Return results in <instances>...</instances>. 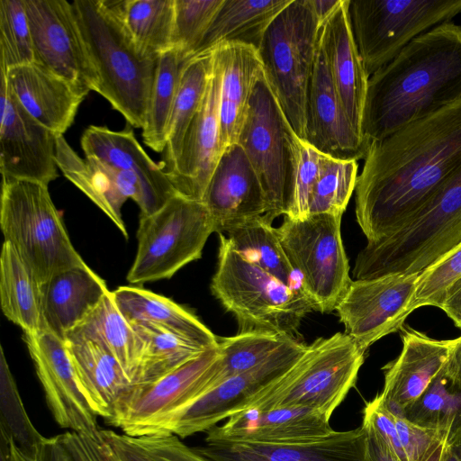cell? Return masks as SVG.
Listing matches in <instances>:
<instances>
[{
	"label": "cell",
	"instance_id": "obj_1",
	"mask_svg": "<svg viewBox=\"0 0 461 461\" xmlns=\"http://www.w3.org/2000/svg\"><path fill=\"white\" fill-rule=\"evenodd\" d=\"M461 167V100L369 144L356 185L367 242L414 217Z\"/></svg>",
	"mask_w": 461,
	"mask_h": 461
},
{
	"label": "cell",
	"instance_id": "obj_2",
	"mask_svg": "<svg viewBox=\"0 0 461 461\" xmlns=\"http://www.w3.org/2000/svg\"><path fill=\"white\" fill-rule=\"evenodd\" d=\"M461 100V26L441 23L369 77L362 134L370 144Z\"/></svg>",
	"mask_w": 461,
	"mask_h": 461
},
{
	"label": "cell",
	"instance_id": "obj_3",
	"mask_svg": "<svg viewBox=\"0 0 461 461\" xmlns=\"http://www.w3.org/2000/svg\"><path fill=\"white\" fill-rule=\"evenodd\" d=\"M72 8L99 77L96 93L143 128L158 59L142 53L102 0H75Z\"/></svg>",
	"mask_w": 461,
	"mask_h": 461
},
{
	"label": "cell",
	"instance_id": "obj_4",
	"mask_svg": "<svg viewBox=\"0 0 461 461\" xmlns=\"http://www.w3.org/2000/svg\"><path fill=\"white\" fill-rule=\"evenodd\" d=\"M461 246V167L401 229L367 242L357 256L355 280L420 274Z\"/></svg>",
	"mask_w": 461,
	"mask_h": 461
},
{
	"label": "cell",
	"instance_id": "obj_5",
	"mask_svg": "<svg viewBox=\"0 0 461 461\" xmlns=\"http://www.w3.org/2000/svg\"><path fill=\"white\" fill-rule=\"evenodd\" d=\"M216 271L211 291L234 315L238 333L267 332L297 337L302 320L313 307L302 288L286 285L237 251L219 234Z\"/></svg>",
	"mask_w": 461,
	"mask_h": 461
},
{
	"label": "cell",
	"instance_id": "obj_6",
	"mask_svg": "<svg viewBox=\"0 0 461 461\" xmlns=\"http://www.w3.org/2000/svg\"><path fill=\"white\" fill-rule=\"evenodd\" d=\"M0 225L5 241L40 285L61 271L87 266L72 245L44 184L3 179Z\"/></svg>",
	"mask_w": 461,
	"mask_h": 461
},
{
	"label": "cell",
	"instance_id": "obj_7",
	"mask_svg": "<svg viewBox=\"0 0 461 461\" xmlns=\"http://www.w3.org/2000/svg\"><path fill=\"white\" fill-rule=\"evenodd\" d=\"M366 352L344 332L318 338L307 345L284 375L256 394L243 411L304 406L330 418L355 385Z\"/></svg>",
	"mask_w": 461,
	"mask_h": 461
},
{
	"label": "cell",
	"instance_id": "obj_8",
	"mask_svg": "<svg viewBox=\"0 0 461 461\" xmlns=\"http://www.w3.org/2000/svg\"><path fill=\"white\" fill-rule=\"evenodd\" d=\"M320 26L311 0H291L267 26L258 48L269 87L292 129L303 140Z\"/></svg>",
	"mask_w": 461,
	"mask_h": 461
},
{
	"label": "cell",
	"instance_id": "obj_9",
	"mask_svg": "<svg viewBox=\"0 0 461 461\" xmlns=\"http://www.w3.org/2000/svg\"><path fill=\"white\" fill-rule=\"evenodd\" d=\"M214 221L206 205L175 194L157 212L140 216L138 247L127 275L131 284L168 279L202 257Z\"/></svg>",
	"mask_w": 461,
	"mask_h": 461
},
{
	"label": "cell",
	"instance_id": "obj_10",
	"mask_svg": "<svg viewBox=\"0 0 461 461\" xmlns=\"http://www.w3.org/2000/svg\"><path fill=\"white\" fill-rule=\"evenodd\" d=\"M342 215L309 214L285 217L277 234L284 251L301 276L303 292L313 310L330 313L348 288L349 264L341 238Z\"/></svg>",
	"mask_w": 461,
	"mask_h": 461
},
{
	"label": "cell",
	"instance_id": "obj_11",
	"mask_svg": "<svg viewBox=\"0 0 461 461\" xmlns=\"http://www.w3.org/2000/svg\"><path fill=\"white\" fill-rule=\"evenodd\" d=\"M461 13V0H348L354 40L370 77L412 40Z\"/></svg>",
	"mask_w": 461,
	"mask_h": 461
},
{
	"label": "cell",
	"instance_id": "obj_12",
	"mask_svg": "<svg viewBox=\"0 0 461 461\" xmlns=\"http://www.w3.org/2000/svg\"><path fill=\"white\" fill-rule=\"evenodd\" d=\"M221 356L219 347L207 349L150 384L133 385L110 425L133 438L167 434L177 414L206 392Z\"/></svg>",
	"mask_w": 461,
	"mask_h": 461
},
{
	"label": "cell",
	"instance_id": "obj_13",
	"mask_svg": "<svg viewBox=\"0 0 461 461\" xmlns=\"http://www.w3.org/2000/svg\"><path fill=\"white\" fill-rule=\"evenodd\" d=\"M291 130L263 72L254 88L237 143L260 179L267 203L265 215L272 222L285 214L287 135Z\"/></svg>",
	"mask_w": 461,
	"mask_h": 461
},
{
	"label": "cell",
	"instance_id": "obj_14",
	"mask_svg": "<svg viewBox=\"0 0 461 461\" xmlns=\"http://www.w3.org/2000/svg\"><path fill=\"white\" fill-rule=\"evenodd\" d=\"M35 63L64 78L86 95L99 77L80 32L71 3L24 0Z\"/></svg>",
	"mask_w": 461,
	"mask_h": 461
},
{
	"label": "cell",
	"instance_id": "obj_15",
	"mask_svg": "<svg viewBox=\"0 0 461 461\" xmlns=\"http://www.w3.org/2000/svg\"><path fill=\"white\" fill-rule=\"evenodd\" d=\"M419 274H393L352 280L336 312L347 335L367 348L380 339L401 330L412 312Z\"/></svg>",
	"mask_w": 461,
	"mask_h": 461
},
{
	"label": "cell",
	"instance_id": "obj_16",
	"mask_svg": "<svg viewBox=\"0 0 461 461\" xmlns=\"http://www.w3.org/2000/svg\"><path fill=\"white\" fill-rule=\"evenodd\" d=\"M306 347L307 344L296 339L259 366L221 382L179 412L168 426L167 434L185 438L207 431L220 420L242 411L256 394L298 361Z\"/></svg>",
	"mask_w": 461,
	"mask_h": 461
},
{
	"label": "cell",
	"instance_id": "obj_17",
	"mask_svg": "<svg viewBox=\"0 0 461 461\" xmlns=\"http://www.w3.org/2000/svg\"><path fill=\"white\" fill-rule=\"evenodd\" d=\"M0 86V169L2 179L49 185L58 176L59 135L38 122L9 89L4 72Z\"/></svg>",
	"mask_w": 461,
	"mask_h": 461
},
{
	"label": "cell",
	"instance_id": "obj_18",
	"mask_svg": "<svg viewBox=\"0 0 461 461\" xmlns=\"http://www.w3.org/2000/svg\"><path fill=\"white\" fill-rule=\"evenodd\" d=\"M23 338L55 421L60 428L97 438V416L80 389L66 342L48 330L23 333Z\"/></svg>",
	"mask_w": 461,
	"mask_h": 461
},
{
	"label": "cell",
	"instance_id": "obj_19",
	"mask_svg": "<svg viewBox=\"0 0 461 461\" xmlns=\"http://www.w3.org/2000/svg\"><path fill=\"white\" fill-rule=\"evenodd\" d=\"M220 70L214 59L203 101L185 132L174 166L166 173L177 194L201 202L226 149L220 122Z\"/></svg>",
	"mask_w": 461,
	"mask_h": 461
},
{
	"label": "cell",
	"instance_id": "obj_20",
	"mask_svg": "<svg viewBox=\"0 0 461 461\" xmlns=\"http://www.w3.org/2000/svg\"><path fill=\"white\" fill-rule=\"evenodd\" d=\"M304 140L325 155L347 160L365 158L369 147L343 109L320 40L307 93Z\"/></svg>",
	"mask_w": 461,
	"mask_h": 461
},
{
	"label": "cell",
	"instance_id": "obj_21",
	"mask_svg": "<svg viewBox=\"0 0 461 461\" xmlns=\"http://www.w3.org/2000/svg\"><path fill=\"white\" fill-rule=\"evenodd\" d=\"M202 202L208 208L218 234L267 212V197L260 179L238 143L225 149Z\"/></svg>",
	"mask_w": 461,
	"mask_h": 461
},
{
	"label": "cell",
	"instance_id": "obj_22",
	"mask_svg": "<svg viewBox=\"0 0 461 461\" xmlns=\"http://www.w3.org/2000/svg\"><path fill=\"white\" fill-rule=\"evenodd\" d=\"M333 431L330 417L309 407L249 409L207 430L204 441L293 443L323 438Z\"/></svg>",
	"mask_w": 461,
	"mask_h": 461
},
{
	"label": "cell",
	"instance_id": "obj_23",
	"mask_svg": "<svg viewBox=\"0 0 461 461\" xmlns=\"http://www.w3.org/2000/svg\"><path fill=\"white\" fill-rule=\"evenodd\" d=\"M204 442L193 448L209 461H367L362 426L293 443Z\"/></svg>",
	"mask_w": 461,
	"mask_h": 461
},
{
	"label": "cell",
	"instance_id": "obj_24",
	"mask_svg": "<svg viewBox=\"0 0 461 461\" xmlns=\"http://www.w3.org/2000/svg\"><path fill=\"white\" fill-rule=\"evenodd\" d=\"M402 348L396 359L383 367L381 398L386 408L400 415L419 399L441 372L452 339H436L409 326L401 329Z\"/></svg>",
	"mask_w": 461,
	"mask_h": 461
},
{
	"label": "cell",
	"instance_id": "obj_25",
	"mask_svg": "<svg viewBox=\"0 0 461 461\" xmlns=\"http://www.w3.org/2000/svg\"><path fill=\"white\" fill-rule=\"evenodd\" d=\"M55 158L58 168L63 175L101 209L128 239L122 208L129 198L139 205L140 210L143 207L144 194L139 177L94 157L80 158L63 135L57 138Z\"/></svg>",
	"mask_w": 461,
	"mask_h": 461
},
{
	"label": "cell",
	"instance_id": "obj_26",
	"mask_svg": "<svg viewBox=\"0 0 461 461\" xmlns=\"http://www.w3.org/2000/svg\"><path fill=\"white\" fill-rule=\"evenodd\" d=\"M80 141L85 157H94L139 177L144 194L140 216L154 213L176 194L160 164L149 157L130 126L113 131L104 126L90 125Z\"/></svg>",
	"mask_w": 461,
	"mask_h": 461
},
{
	"label": "cell",
	"instance_id": "obj_27",
	"mask_svg": "<svg viewBox=\"0 0 461 461\" xmlns=\"http://www.w3.org/2000/svg\"><path fill=\"white\" fill-rule=\"evenodd\" d=\"M319 40L343 109L354 129L363 136L362 117L369 76L352 33L348 0H339L321 23Z\"/></svg>",
	"mask_w": 461,
	"mask_h": 461
},
{
	"label": "cell",
	"instance_id": "obj_28",
	"mask_svg": "<svg viewBox=\"0 0 461 461\" xmlns=\"http://www.w3.org/2000/svg\"><path fill=\"white\" fill-rule=\"evenodd\" d=\"M0 71L18 102L38 122L59 136L72 125L85 93L35 62Z\"/></svg>",
	"mask_w": 461,
	"mask_h": 461
},
{
	"label": "cell",
	"instance_id": "obj_29",
	"mask_svg": "<svg viewBox=\"0 0 461 461\" xmlns=\"http://www.w3.org/2000/svg\"><path fill=\"white\" fill-rule=\"evenodd\" d=\"M212 50L221 75L220 122L227 148L237 143L263 68L258 50L252 45L227 41L218 44Z\"/></svg>",
	"mask_w": 461,
	"mask_h": 461
},
{
	"label": "cell",
	"instance_id": "obj_30",
	"mask_svg": "<svg viewBox=\"0 0 461 461\" xmlns=\"http://www.w3.org/2000/svg\"><path fill=\"white\" fill-rule=\"evenodd\" d=\"M65 342L85 398L109 424L131 390V379L102 346L84 339L68 338Z\"/></svg>",
	"mask_w": 461,
	"mask_h": 461
},
{
	"label": "cell",
	"instance_id": "obj_31",
	"mask_svg": "<svg viewBox=\"0 0 461 461\" xmlns=\"http://www.w3.org/2000/svg\"><path fill=\"white\" fill-rule=\"evenodd\" d=\"M41 289L43 330L64 341L109 292L105 282L88 266L61 271Z\"/></svg>",
	"mask_w": 461,
	"mask_h": 461
},
{
	"label": "cell",
	"instance_id": "obj_32",
	"mask_svg": "<svg viewBox=\"0 0 461 461\" xmlns=\"http://www.w3.org/2000/svg\"><path fill=\"white\" fill-rule=\"evenodd\" d=\"M113 299L130 323L155 325L204 349L219 347L215 336L195 315L172 300L137 286H120Z\"/></svg>",
	"mask_w": 461,
	"mask_h": 461
},
{
	"label": "cell",
	"instance_id": "obj_33",
	"mask_svg": "<svg viewBox=\"0 0 461 461\" xmlns=\"http://www.w3.org/2000/svg\"><path fill=\"white\" fill-rule=\"evenodd\" d=\"M84 339L102 346L122 366L134 382L140 357L141 341L119 310L109 291L99 303L65 338Z\"/></svg>",
	"mask_w": 461,
	"mask_h": 461
},
{
	"label": "cell",
	"instance_id": "obj_34",
	"mask_svg": "<svg viewBox=\"0 0 461 461\" xmlns=\"http://www.w3.org/2000/svg\"><path fill=\"white\" fill-rule=\"evenodd\" d=\"M137 48L153 58L172 49L175 0H102Z\"/></svg>",
	"mask_w": 461,
	"mask_h": 461
},
{
	"label": "cell",
	"instance_id": "obj_35",
	"mask_svg": "<svg viewBox=\"0 0 461 461\" xmlns=\"http://www.w3.org/2000/svg\"><path fill=\"white\" fill-rule=\"evenodd\" d=\"M0 302L5 316L23 333L43 330L41 285L6 241L0 256Z\"/></svg>",
	"mask_w": 461,
	"mask_h": 461
},
{
	"label": "cell",
	"instance_id": "obj_36",
	"mask_svg": "<svg viewBox=\"0 0 461 461\" xmlns=\"http://www.w3.org/2000/svg\"><path fill=\"white\" fill-rule=\"evenodd\" d=\"M212 49L188 59L183 68L167 129L166 147L160 166L165 173L174 166L185 132L198 112L213 71Z\"/></svg>",
	"mask_w": 461,
	"mask_h": 461
},
{
	"label": "cell",
	"instance_id": "obj_37",
	"mask_svg": "<svg viewBox=\"0 0 461 461\" xmlns=\"http://www.w3.org/2000/svg\"><path fill=\"white\" fill-rule=\"evenodd\" d=\"M290 2L224 0L195 55L227 41L243 42L258 50L267 26Z\"/></svg>",
	"mask_w": 461,
	"mask_h": 461
},
{
	"label": "cell",
	"instance_id": "obj_38",
	"mask_svg": "<svg viewBox=\"0 0 461 461\" xmlns=\"http://www.w3.org/2000/svg\"><path fill=\"white\" fill-rule=\"evenodd\" d=\"M400 415L438 431L452 449L461 452V388L452 385L442 372Z\"/></svg>",
	"mask_w": 461,
	"mask_h": 461
},
{
	"label": "cell",
	"instance_id": "obj_39",
	"mask_svg": "<svg viewBox=\"0 0 461 461\" xmlns=\"http://www.w3.org/2000/svg\"><path fill=\"white\" fill-rule=\"evenodd\" d=\"M225 233L237 251L281 282L294 285L295 272L284 251L276 228L265 214L241 221Z\"/></svg>",
	"mask_w": 461,
	"mask_h": 461
},
{
	"label": "cell",
	"instance_id": "obj_40",
	"mask_svg": "<svg viewBox=\"0 0 461 461\" xmlns=\"http://www.w3.org/2000/svg\"><path fill=\"white\" fill-rule=\"evenodd\" d=\"M131 324L141 341V357L133 385L150 384L207 350L155 325Z\"/></svg>",
	"mask_w": 461,
	"mask_h": 461
},
{
	"label": "cell",
	"instance_id": "obj_41",
	"mask_svg": "<svg viewBox=\"0 0 461 461\" xmlns=\"http://www.w3.org/2000/svg\"><path fill=\"white\" fill-rule=\"evenodd\" d=\"M187 59L173 49L158 56L146 122L142 128L144 143L155 152L163 153L165 149L167 124Z\"/></svg>",
	"mask_w": 461,
	"mask_h": 461
},
{
	"label": "cell",
	"instance_id": "obj_42",
	"mask_svg": "<svg viewBox=\"0 0 461 461\" xmlns=\"http://www.w3.org/2000/svg\"><path fill=\"white\" fill-rule=\"evenodd\" d=\"M296 339L299 338L267 332H245L232 337H218L221 356L206 392L229 377L259 366Z\"/></svg>",
	"mask_w": 461,
	"mask_h": 461
},
{
	"label": "cell",
	"instance_id": "obj_43",
	"mask_svg": "<svg viewBox=\"0 0 461 461\" xmlns=\"http://www.w3.org/2000/svg\"><path fill=\"white\" fill-rule=\"evenodd\" d=\"M289 165L285 216L300 220L309 215V203L318 180L323 153L299 138L294 130L287 135Z\"/></svg>",
	"mask_w": 461,
	"mask_h": 461
},
{
	"label": "cell",
	"instance_id": "obj_44",
	"mask_svg": "<svg viewBox=\"0 0 461 461\" xmlns=\"http://www.w3.org/2000/svg\"><path fill=\"white\" fill-rule=\"evenodd\" d=\"M357 169V160L339 159L324 154L320 176L311 195L309 214L343 215L356 189Z\"/></svg>",
	"mask_w": 461,
	"mask_h": 461
},
{
	"label": "cell",
	"instance_id": "obj_45",
	"mask_svg": "<svg viewBox=\"0 0 461 461\" xmlns=\"http://www.w3.org/2000/svg\"><path fill=\"white\" fill-rule=\"evenodd\" d=\"M0 429L31 457L35 456L45 438L26 412L3 348L0 354Z\"/></svg>",
	"mask_w": 461,
	"mask_h": 461
},
{
	"label": "cell",
	"instance_id": "obj_46",
	"mask_svg": "<svg viewBox=\"0 0 461 461\" xmlns=\"http://www.w3.org/2000/svg\"><path fill=\"white\" fill-rule=\"evenodd\" d=\"M35 62L24 0H0V69Z\"/></svg>",
	"mask_w": 461,
	"mask_h": 461
},
{
	"label": "cell",
	"instance_id": "obj_47",
	"mask_svg": "<svg viewBox=\"0 0 461 461\" xmlns=\"http://www.w3.org/2000/svg\"><path fill=\"white\" fill-rule=\"evenodd\" d=\"M224 0H175L172 49L194 56Z\"/></svg>",
	"mask_w": 461,
	"mask_h": 461
},
{
	"label": "cell",
	"instance_id": "obj_48",
	"mask_svg": "<svg viewBox=\"0 0 461 461\" xmlns=\"http://www.w3.org/2000/svg\"><path fill=\"white\" fill-rule=\"evenodd\" d=\"M63 440L74 461H154L131 437L113 430L101 429L97 438L68 431Z\"/></svg>",
	"mask_w": 461,
	"mask_h": 461
},
{
	"label": "cell",
	"instance_id": "obj_49",
	"mask_svg": "<svg viewBox=\"0 0 461 461\" xmlns=\"http://www.w3.org/2000/svg\"><path fill=\"white\" fill-rule=\"evenodd\" d=\"M461 278V246L419 274L412 312L423 306L442 307L448 291Z\"/></svg>",
	"mask_w": 461,
	"mask_h": 461
},
{
	"label": "cell",
	"instance_id": "obj_50",
	"mask_svg": "<svg viewBox=\"0 0 461 461\" xmlns=\"http://www.w3.org/2000/svg\"><path fill=\"white\" fill-rule=\"evenodd\" d=\"M131 438L154 461H209L173 434L131 437Z\"/></svg>",
	"mask_w": 461,
	"mask_h": 461
},
{
	"label": "cell",
	"instance_id": "obj_51",
	"mask_svg": "<svg viewBox=\"0 0 461 461\" xmlns=\"http://www.w3.org/2000/svg\"><path fill=\"white\" fill-rule=\"evenodd\" d=\"M393 415L408 461H423L438 443L445 441L438 431L416 425L401 415Z\"/></svg>",
	"mask_w": 461,
	"mask_h": 461
},
{
	"label": "cell",
	"instance_id": "obj_52",
	"mask_svg": "<svg viewBox=\"0 0 461 461\" xmlns=\"http://www.w3.org/2000/svg\"><path fill=\"white\" fill-rule=\"evenodd\" d=\"M363 421L373 427L401 461H408L400 441L393 415L384 405L380 394L366 404Z\"/></svg>",
	"mask_w": 461,
	"mask_h": 461
},
{
	"label": "cell",
	"instance_id": "obj_53",
	"mask_svg": "<svg viewBox=\"0 0 461 461\" xmlns=\"http://www.w3.org/2000/svg\"><path fill=\"white\" fill-rule=\"evenodd\" d=\"M361 426L365 431L367 461H401L370 424L363 421Z\"/></svg>",
	"mask_w": 461,
	"mask_h": 461
},
{
	"label": "cell",
	"instance_id": "obj_54",
	"mask_svg": "<svg viewBox=\"0 0 461 461\" xmlns=\"http://www.w3.org/2000/svg\"><path fill=\"white\" fill-rule=\"evenodd\" d=\"M441 372L452 385L461 388V336L452 339L448 357Z\"/></svg>",
	"mask_w": 461,
	"mask_h": 461
},
{
	"label": "cell",
	"instance_id": "obj_55",
	"mask_svg": "<svg viewBox=\"0 0 461 461\" xmlns=\"http://www.w3.org/2000/svg\"><path fill=\"white\" fill-rule=\"evenodd\" d=\"M0 461H35L26 455L13 438L0 429Z\"/></svg>",
	"mask_w": 461,
	"mask_h": 461
},
{
	"label": "cell",
	"instance_id": "obj_56",
	"mask_svg": "<svg viewBox=\"0 0 461 461\" xmlns=\"http://www.w3.org/2000/svg\"><path fill=\"white\" fill-rule=\"evenodd\" d=\"M441 310L461 329V278L448 291Z\"/></svg>",
	"mask_w": 461,
	"mask_h": 461
},
{
	"label": "cell",
	"instance_id": "obj_57",
	"mask_svg": "<svg viewBox=\"0 0 461 461\" xmlns=\"http://www.w3.org/2000/svg\"><path fill=\"white\" fill-rule=\"evenodd\" d=\"M311 2L321 23L336 8L339 0H311Z\"/></svg>",
	"mask_w": 461,
	"mask_h": 461
},
{
	"label": "cell",
	"instance_id": "obj_58",
	"mask_svg": "<svg viewBox=\"0 0 461 461\" xmlns=\"http://www.w3.org/2000/svg\"><path fill=\"white\" fill-rule=\"evenodd\" d=\"M448 447L446 441L438 443L423 461H445Z\"/></svg>",
	"mask_w": 461,
	"mask_h": 461
},
{
	"label": "cell",
	"instance_id": "obj_59",
	"mask_svg": "<svg viewBox=\"0 0 461 461\" xmlns=\"http://www.w3.org/2000/svg\"><path fill=\"white\" fill-rule=\"evenodd\" d=\"M445 461H461V459L459 454L449 447Z\"/></svg>",
	"mask_w": 461,
	"mask_h": 461
},
{
	"label": "cell",
	"instance_id": "obj_60",
	"mask_svg": "<svg viewBox=\"0 0 461 461\" xmlns=\"http://www.w3.org/2000/svg\"><path fill=\"white\" fill-rule=\"evenodd\" d=\"M459 456H460V459H461V452L459 453Z\"/></svg>",
	"mask_w": 461,
	"mask_h": 461
}]
</instances>
